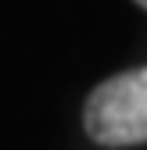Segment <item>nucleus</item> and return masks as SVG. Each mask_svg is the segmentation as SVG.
Returning <instances> with one entry per match:
<instances>
[{
    "instance_id": "1",
    "label": "nucleus",
    "mask_w": 147,
    "mask_h": 150,
    "mask_svg": "<svg viewBox=\"0 0 147 150\" xmlns=\"http://www.w3.org/2000/svg\"><path fill=\"white\" fill-rule=\"evenodd\" d=\"M83 129L97 146L147 143V64L118 71L90 89L83 104Z\"/></svg>"
},
{
    "instance_id": "2",
    "label": "nucleus",
    "mask_w": 147,
    "mask_h": 150,
    "mask_svg": "<svg viewBox=\"0 0 147 150\" xmlns=\"http://www.w3.org/2000/svg\"><path fill=\"white\" fill-rule=\"evenodd\" d=\"M136 4H140V7H143V11H147V0H136Z\"/></svg>"
}]
</instances>
